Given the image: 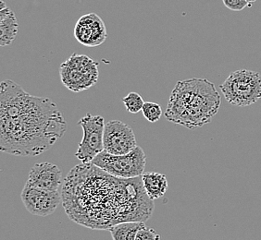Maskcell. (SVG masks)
I'll list each match as a JSON object with an SVG mask.
<instances>
[{"instance_id":"cell-1","label":"cell","mask_w":261,"mask_h":240,"mask_svg":"<svg viewBox=\"0 0 261 240\" xmlns=\"http://www.w3.org/2000/svg\"><path fill=\"white\" fill-rule=\"evenodd\" d=\"M61 196L70 219L94 229L109 230L123 222H145L154 210L141 176L119 178L92 163L70 170Z\"/></svg>"},{"instance_id":"cell-2","label":"cell","mask_w":261,"mask_h":240,"mask_svg":"<svg viewBox=\"0 0 261 240\" xmlns=\"http://www.w3.org/2000/svg\"><path fill=\"white\" fill-rule=\"evenodd\" d=\"M67 123L54 102L26 93L12 80L0 86V150L35 157L61 140Z\"/></svg>"},{"instance_id":"cell-3","label":"cell","mask_w":261,"mask_h":240,"mask_svg":"<svg viewBox=\"0 0 261 240\" xmlns=\"http://www.w3.org/2000/svg\"><path fill=\"white\" fill-rule=\"evenodd\" d=\"M221 102V96L210 80H179L171 92L164 115L172 123L194 130L211 122L219 112Z\"/></svg>"},{"instance_id":"cell-4","label":"cell","mask_w":261,"mask_h":240,"mask_svg":"<svg viewBox=\"0 0 261 240\" xmlns=\"http://www.w3.org/2000/svg\"><path fill=\"white\" fill-rule=\"evenodd\" d=\"M220 88L225 99L231 105H253L261 98V76L252 70H236L224 80Z\"/></svg>"},{"instance_id":"cell-5","label":"cell","mask_w":261,"mask_h":240,"mask_svg":"<svg viewBox=\"0 0 261 240\" xmlns=\"http://www.w3.org/2000/svg\"><path fill=\"white\" fill-rule=\"evenodd\" d=\"M97 66L96 61L87 55L72 54L60 67L63 85L74 93L89 89L98 80Z\"/></svg>"},{"instance_id":"cell-6","label":"cell","mask_w":261,"mask_h":240,"mask_svg":"<svg viewBox=\"0 0 261 240\" xmlns=\"http://www.w3.org/2000/svg\"><path fill=\"white\" fill-rule=\"evenodd\" d=\"M92 164L119 178H136L143 175L146 168V155L141 147H136L129 154L115 155L102 152Z\"/></svg>"},{"instance_id":"cell-7","label":"cell","mask_w":261,"mask_h":240,"mask_svg":"<svg viewBox=\"0 0 261 240\" xmlns=\"http://www.w3.org/2000/svg\"><path fill=\"white\" fill-rule=\"evenodd\" d=\"M78 125L83 129L84 137L76 152V158L82 164H90L97 155L104 152V117L87 114L79 120Z\"/></svg>"},{"instance_id":"cell-8","label":"cell","mask_w":261,"mask_h":240,"mask_svg":"<svg viewBox=\"0 0 261 240\" xmlns=\"http://www.w3.org/2000/svg\"><path fill=\"white\" fill-rule=\"evenodd\" d=\"M137 147L136 135L129 126L120 120H111L105 125L104 151L111 155L129 154Z\"/></svg>"},{"instance_id":"cell-9","label":"cell","mask_w":261,"mask_h":240,"mask_svg":"<svg viewBox=\"0 0 261 240\" xmlns=\"http://www.w3.org/2000/svg\"><path fill=\"white\" fill-rule=\"evenodd\" d=\"M20 198L30 214L43 217L53 215L62 202L60 191L41 190L27 184L21 191Z\"/></svg>"},{"instance_id":"cell-10","label":"cell","mask_w":261,"mask_h":240,"mask_svg":"<svg viewBox=\"0 0 261 240\" xmlns=\"http://www.w3.org/2000/svg\"><path fill=\"white\" fill-rule=\"evenodd\" d=\"M74 36L82 45L94 47L103 44L107 39L106 26L95 13L81 17L74 28Z\"/></svg>"},{"instance_id":"cell-11","label":"cell","mask_w":261,"mask_h":240,"mask_svg":"<svg viewBox=\"0 0 261 240\" xmlns=\"http://www.w3.org/2000/svg\"><path fill=\"white\" fill-rule=\"evenodd\" d=\"M27 185L41 190L60 191L62 185V174L58 165L48 162L35 164L29 173Z\"/></svg>"},{"instance_id":"cell-12","label":"cell","mask_w":261,"mask_h":240,"mask_svg":"<svg viewBox=\"0 0 261 240\" xmlns=\"http://www.w3.org/2000/svg\"><path fill=\"white\" fill-rule=\"evenodd\" d=\"M19 31V23L13 11L2 0L0 3V45H11Z\"/></svg>"},{"instance_id":"cell-13","label":"cell","mask_w":261,"mask_h":240,"mask_svg":"<svg viewBox=\"0 0 261 240\" xmlns=\"http://www.w3.org/2000/svg\"><path fill=\"white\" fill-rule=\"evenodd\" d=\"M146 194L151 200H158L165 195L168 189V180L165 175L149 172L141 175Z\"/></svg>"},{"instance_id":"cell-14","label":"cell","mask_w":261,"mask_h":240,"mask_svg":"<svg viewBox=\"0 0 261 240\" xmlns=\"http://www.w3.org/2000/svg\"><path fill=\"white\" fill-rule=\"evenodd\" d=\"M145 222H123L111 226V232L113 240H136L137 232Z\"/></svg>"},{"instance_id":"cell-15","label":"cell","mask_w":261,"mask_h":240,"mask_svg":"<svg viewBox=\"0 0 261 240\" xmlns=\"http://www.w3.org/2000/svg\"><path fill=\"white\" fill-rule=\"evenodd\" d=\"M122 102L127 111L132 114H137L138 112L142 111V108L145 105V102L143 100L142 96L135 92L126 95L125 97L122 99Z\"/></svg>"},{"instance_id":"cell-16","label":"cell","mask_w":261,"mask_h":240,"mask_svg":"<svg viewBox=\"0 0 261 240\" xmlns=\"http://www.w3.org/2000/svg\"><path fill=\"white\" fill-rule=\"evenodd\" d=\"M142 113L147 121L155 123L161 119L162 115V109L161 105L155 102H145V105L142 108Z\"/></svg>"},{"instance_id":"cell-17","label":"cell","mask_w":261,"mask_h":240,"mask_svg":"<svg viewBox=\"0 0 261 240\" xmlns=\"http://www.w3.org/2000/svg\"><path fill=\"white\" fill-rule=\"evenodd\" d=\"M136 240H161V237L156 230L153 228H148L145 225L137 232Z\"/></svg>"},{"instance_id":"cell-18","label":"cell","mask_w":261,"mask_h":240,"mask_svg":"<svg viewBox=\"0 0 261 240\" xmlns=\"http://www.w3.org/2000/svg\"><path fill=\"white\" fill-rule=\"evenodd\" d=\"M222 1L226 8L233 11H240L246 7H249V4L246 0H222Z\"/></svg>"},{"instance_id":"cell-19","label":"cell","mask_w":261,"mask_h":240,"mask_svg":"<svg viewBox=\"0 0 261 240\" xmlns=\"http://www.w3.org/2000/svg\"><path fill=\"white\" fill-rule=\"evenodd\" d=\"M247 2H248V4H249V7H251L252 4L254 3V2H256V0H246Z\"/></svg>"}]
</instances>
